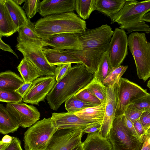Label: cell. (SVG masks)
I'll return each instance as SVG.
<instances>
[{
	"label": "cell",
	"instance_id": "obj_1",
	"mask_svg": "<svg viewBox=\"0 0 150 150\" xmlns=\"http://www.w3.org/2000/svg\"><path fill=\"white\" fill-rule=\"evenodd\" d=\"M110 26L103 25L77 34L81 43V50H66L81 61L94 75L96 73L103 54L107 51L113 34Z\"/></svg>",
	"mask_w": 150,
	"mask_h": 150
},
{
	"label": "cell",
	"instance_id": "obj_2",
	"mask_svg": "<svg viewBox=\"0 0 150 150\" xmlns=\"http://www.w3.org/2000/svg\"><path fill=\"white\" fill-rule=\"evenodd\" d=\"M94 74L82 64L71 67L67 74L56 82L46 99L51 109L57 110L64 103L92 80Z\"/></svg>",
	"mask_w": 150,
	"mask_h": 150
},
{
	"label": "cell",
	"instance_id": "obj_3",
	"mask_svg": "<svg viewBox=\"0 0 150 150\" xmlns=\"http://www.w3.org/2000/svg\"><path fill=\"white\" fill-rule=\"evenodd\" d=\"M86 22L74 12H71L47 16L38 20L35 24V30L44 41L55 34H78L85 31Z\"/></svg>",
	"mask_w": 150,
	"mask_h": 150
},
{
	"label": "cell",
	"instance_id": "obj_4",
	"mask_svg": "<svg viewBox=\"0 0 150 150\" xmlns=\"http://www.w3.org/2000/svg\"><path fill=\"white\" fill-rule=\"evenodd\" d=\"M150 11V0H126L123 8L113 17L111 24L117 23L120 29L127 31V34L135 31L149 33L150 27L142 18Z\"/></svg>",
	"mask_w": 150,
	"mask_h": 150
},
{
	"label": "cell",
	"instance_id": "obj_5",
	"mask_svg": "<svg viewBox=\"0 0 150 150\" xmlns=\"http://www.w3.org/2000/svg\"><path fill=\"white\" fill-rule=\"evenodd\" d=\"M128 46L134 60L137 75L146 81L150 78V43L144 33H131L128 37Z\"/></svg>",
	"mask_w": 150,
	"mask_h": 150
},
{
	"label": "cell",
	"instance_id": "obj_6",
	"mask_svg": "<svg viewBox=\"0 0 150 150\" xmlns=\"http://www.w3.org/2000/svg\"><path fill=\"white\" fill-rule=\"evenodd\" d=\"M57 129L51 119L44 118L32 125L23 136L25 150H45Z\"/></svg>",
	"mask_w": 150,
	"mask_h": 150
},
{
	"label": "cell",
	"instance_id": "obj_7",
	"mask_svg": "<svg viewBox=\"0 0 150 150\" xmlns=\"http://www.w3.org/2000/svg\"><path fill=\"white\" fill-rule=\"evenodd\" d=\"M112 150H141L143 140L133 135L126 127L124 115L115 117L108 138Z\"/></svg>",
	"mask_w": 150,
	"mask_h": 150
},
{
	"label": "cell",
	"instance_id": "obj_8",
	"mask_svg": "<svg viewBox=\"0 0 150 150\" xmlns=\"http://www.w3.org/2000/svg\"><path fill=\"white\" fill-rule=\"evenodd\" d=\"M138 84L126 78H121L119 84L118 100L115 117L124 114L132 103L148 94Z\"/></svg>",
	"mask_w": 150,
	"mask_h": 150
},
{
	"label": "cell",
	"instance_id": "obj_9",
	"mask_svg": "<svg viewBox=\"0 0 150 150\" xmlns=\"http://www.w3.org/2000/svg\"><path fill=\"white\" fill-rule=\"evenodd\" d=\"M17 50L37 69L42 76H54L56 66L50 65L43 52V47L33 44L18 43Z\"/></svg>",
	"mask_w": 150,
	"mask_h": 150
},
{
	"label": "cell",
	"instance_id": "obj_10",
	"mask_svg": "<svg viewBox=\"0 0 150 150\" xmlns=\"http://www.w3.org/2000/svg\"><path fill=\"white\" fill-rule=\"evenodd\" d=\"M56 82L55 76H41L33 81L23 98V102L26 104L39 105V103L45 102V99Z\"/></svg>",
	"mask_w": 150,
	"mask_h": 150
},
{
	"label": "cell",
	"instance_id": "obj_11",
	"mask_svg": "<svg viewBox=\"0 0 150 150\" xmlns=\"http://www.w3.org/2000/svg\"><path fill=\"white\" fill-rule=\"evenodd\" d=\"M83 133L81 128L58 130L45 150H71L82 142Z\"/></svg>",
	"mask_w": 150,
	"mask_h": 150
},
{
	"label": "cell",
	"instance_id": "obj_12",
	"mask_svg": "<svg viewBox=\"0 0 150 150\" xmlns=\"http://www.w3.org/2000/svg\"><path fill=\"white\" fill-rule=\"evenodd\" d=\"M128 37L125 30L116 28L114 31L108 51L114 69L120 66L128 54Z\"/></svg>",
	"mask_w": 150,
	"mask_h": 150
},
{
	"label": "cell",
	"instance_id": "obj_13",
	"mask_svg": "<svg viewBox=\"0 0 150 150\" xmlns=\"http://www.w3.org/2000/svg\"><path fill=\"white\" fill-rule=\"evenodd\" d=\"M19 124L25 128L30 127L38 121L40 114L33 105L27 104L22 102L7 103L6 107Z\"/></svg>",
	"mask_w": 150,
	"mask_h": 150
},
{
	"label": "cell",
	"instance_id": "obj_14",
	"mask_svg": "<svg viewBox=\"0 0 150 150\" xmlns=\"http://www.w3.org/2000/svg\"><path fill=\"white\" fill-rule=\"evenodd\" d=\"M119 93V85L106 87L105 108L101 127L98 132L101 136L108 139L115 117Z\"/></svg>",
	"mask_w": 150,
	"mask_h": 150
},
{
	"label": "cell",
	"instance_id": "obj_15",
	"mask_svg": "<svg viewBox=\"0 0 150 150\" xmlns=\"http://www.w3.org/2000/svg\"><path fill=\"white\" fill-rule=\"evenodd\" d=\"M51 118L57 130L81 128L83 130L88 126L98 122L83 119L73 113L68 112L52 113Z\"/></svg>",
	"mask_w": 150,
	"mask_h": 150
},
{
	"label": "cell",
	"instance_id": "obj_16",
	"mask_svg": "<svg viewBox=\"0 0 150 150\" xmlns=\"http://www.w3.org/2000/svg\"><path fill=\"white\" fill-rule=\"evenodd\" d=\"M45 46L59 50H81L82 46L77 34L63 33L52 35L44 41Z\"/></svg>",
	"mask_w": 150,
	"mask_h": 150
},
{
	"label": "cell",
	"instance_id": "obj_17",
	"mask_svg": "<svg viewBox=\"0 0 150 150\" xmlns=\"http://www.w3.org/2000/svg\"><path fill=\"white\" fill-rule=\"evenodd\" d=\"M75 0H43L40 2L38 13L44 17L75 11Z\"/></svg>",
	"mask_w": 150,
	"mask_h": 150
},
{
	"label": "cell",
	"instance_id": "obj_18",
	"mask_svg": "<svg viewBox=\"0 0 150 150\" xmlns=\"http://www.w3.org/2000/svg\"><path fill=\"white\" fill-rule=\"evenodd\" d=\"M42 50L48 62L52 66H58L67 63L83 64L81 61L66 50L44 48H43Z\"/></svg>",
	"mask_w": 150,
	"mask_h": 150
},
{
	"label": "cell",
	"instance_id": "obj_19",
	"mask_svg": "<svg viewBox=\"0 0 150 150\" xmlns=\"http://www.w3.org/2000/svg\"><path fill=\"white\" fill-rule=\"evenodd\" d=\"M35 28V24L30 20L28 25L19 28L17 38L18 43H31L42 47H45L44 41L37 34Z\"/></svg>",
	"mask_w": 150,
	"mask_h": 150
},
{
	"label": "cell",
	"instance_id": "obj_20",
	"mask_svg": "<svg viewBox=\"0 0 150 150\" xmlns=\"http://www.w3.org/2000/svg\"><path fill=\"white\" fill-rule=\"evenodd\" d=\"M18 30L5 5V0H0V35L9 37Z\"/></svg>",
	"mask_w": 150,
	"mask_h": 150
},
{
	"label": "cell",
	"instance_id": "obj_21",
	"mask_svg": "<svg viewBox=\"0 0 150 150\" xmlns=\"http://www.w3.org/2000/svg\"><path fill=\"white\" fill-rule=\"evenodd\" d=\"M83 144V150H112L108 139L101 136L98 131L88 134Z\"/></svg>",
	"mask_w": 150,
	"mask_h": 150
},
{
	"label": "cell",
	"instance_id": "obj_22",
	"mask_svg": "<svg viewBox=\"0 0 150 150\" xmlns=\"http://www.w3.org/2000/svg\"><path fill=\"white\" fill-rule=\"evenodd\" d=\"M24 83L22 77L10 70L0 73V90L15 91Z\"/></svg>",
	"mask_w": 150,
	"mask_h": 150
},
{
	"label": "cell",
	"instance_id": "obj_23",
	"mask_svg": "<svg viewBox=\"0 0 150 150\" xmlns=\"http://www.w3.org/2000/svg\"><path fill=\"white\" fill-rule=\"evenodd\" d=\"M125 0H96L95 10L109 17L111 20L124 6Z\"/></svg>",
	"mask_w": 150,
	"mask_h": 150
},
{
	"label": "cell",
	"instance_id": "obj_24",
	"mask_svg": "<svg viewBox=\"0 0 150 150\" xmlns=\"http://www.w3.org/2000/svg\"><path fill=\"white\" fill-rule=\"evenodd\" d=\"M18 122L6 107L0 104V132L3 134L13 133L19 127Z\"/></svg>",
	"mask_w": 150,
	"mask_h": 150
},
{
	"label": "cell",
	"instance_id": "obj_25",
	"mask_svg": "<svg viewBox=\"0 0 150 150\" xmlns=\"http://www.w3.org/2000/svg\"><path fill=\"white\" fill-rule=\"evenodd\" d=\"M5 4L18 29L20 27L28 24L30 19L27 18L25 11L13 0H5Z\"/></svg>",
	"mask_w": 150,
	"mask_h": 150
},
{
	"label": "cell",
	"instance_id": "obj_26",
	"mask_svg": "<svg viewBox=\"0 0 150 150\" xmlns=\"http://www.w3.org/2000/svg\"><path fill=\"white\" fill-rule=\"evenodd\" d=\"M105 103L88 108L73 113L83 119L98 122L101 125L103 120Z\"/></svg>",
	"mask_w": 150,
	"mask_h": 150
},
{
	"label": "cell",
	"instance_id": "obj_27",
	"mask_svg": "<svg viewBox=\"0 0 150 150\" xmlns=\"http://www.w3.org/2000/svg\"><path fill=\"white\" fill-rule=\"evenodd\" d=\"M17 68L25 83L32 82L42 76L36 67L29 60L24 57Z\"/></svg>",
	"mask_w": 150,
	"mask_h": 150
},
{
	"label": "cell",
	"instance_id": "obj_28",
	"mask_svg": "<svg viewBox=\"0 0 150 150\" xmlns=\"http://www.w3.org/2000/svg\"><path fill=\"white\" fill-rule=\"evenodd\" d=\"M82 89L89 91L99 100L101 103H106V87L94 75L91 82Z\"/></svg>",
	"mask_w": 150,
	"mask_h": 150
},
{
	"label": "cell",
	"instance_id": "obj_29",
	"mask_svg": "<svg viewBox=\"0 0 150 150\" xmlns=\"http://www.w3.org/2000/svg\"><path fill=\"white\" fill-rule=\"evenodd\" d=\"M96 0H75V11L79 16L84 20L88 19L95 10Z\"/></svg>",
	"mask_w": 150,
	"mask_h": 150
},
{
	"label": "cell",
	"instance_id": "obj_30",
	"mask_svg": "<svg viewBox=\"0 0 150 150\" xmlns=\"http://www.w3.org/2000/svg\"><path fill=\"white\" fill-rule=\"evenodd\" d=\"M113 70L107 50L102 55L94 76L102 82Z\"/></svg>",
	"mask_w": 150,
	"mask_h": 150
},
{
	"label": "cell",
	"instance_id": "obj_31",
	"mask_svg": "<svg viewBox=\"0 0 150 150\" xmlns=\"http://www.w3.org/2000/svg\"><path fill=\"white\" fill-rule=\"evenodd\" d=\"M65 103V109L67 112L73 113L97 105L81 101L74 95L67 100Z\"/></svg>",
	"mask_w": 150,
	"mask_h": 150
},
{
	"label": "cell",
	"instance_id": "obj_32",
	"mask_svg": "<svg viewBox=\"0 0 150 150\" xmlns=\"http://www.w3.org/2000/svg\"><path fill=\"white\" fill-rule=\"evenodd\" d=\"M128 67L127 65H120L114 69L103 81L102 83L106 87L115 84L119 85L121 76Z\"/></svg>",
	"mask_w": 150,
	"mask_h": 150
},
{
	"label": "cell",
	"instance_id": "obj_33",
	"mask_svg": "<svg viewBox=\"0 0 150 150\" xmlns=\"http://www.w3.org/2000/svg\"><path fill=\"white\" fill-rule=\"evenodd\" d=\"M40 3L39 0H25L23 8L28 19L30 20L38 12Z\"/></svg>",
	"mask_w": 150,
	"mask_h": 150
},
{
	"label": "cell",
	"instance_id": "obj_34",
	"mask_svg": "<svg viewBox=\"0 0 150 150\" xmlns=\"http://www.w3.org/2000/svg\"><path fill=\"white\" fill-rule=\"evenodd\" d=\"M74 96L77 99L85 102L97 105L101 104L98 98L87 89H82Z\"/></svg>",
	"mask_w": 150,
	"mask_h": 150
},
{
	"label": "cell",
	"instance_id": "obj_35",
	"mask_svg": "<svg viewBox=\"0 0 150 150\" xmlns=\"http://www.w3.org/2000/svg\"><path fill=\"white\" fill-rule=\"evenodd\" d=\"M0 101L7 103L23 102V98L16 91H8L0 90Z\"/></svg>",
	"mask_w": 150,
	"mask_h": 150
},
{
	"label": "cell",
	"instance_id": "obj_36",
	"mask_svg": "<svg viewBox=\"0 0 150 150\" xmlns=\"http://www.w3.org/2000/svg\"><path fill=\"white\" fill-rule=\"evenodd\" d=\"M128 106L136 108L143 112H150V93L133 101Z\"/></svg>",
	"mask_w": 150,
	"mask_h": 150
},
{
	"label": "cell",
	"instance_id": "obj_37",
	"mask_svg": "<svg viewBox=\"0 0 150 150\" xmlns=\"http://www.w3.org/2000/svg\"><path fill=\"white\" fill-rule=\"evenodd\" d=\"M71 64L67 63L57 66L54 72L57 82L62 80L68 73L71 68Z\"/></svg>",
	"mask_w": 150,
	"mask_h": 150
},
{
	"label": "cell",
	"instance_id": "obj_38",
	"mask_svg": "<svg viewBox=\"0 0 150 150\" xmlns=\"http://www.w3.org/2000/svg\"><path fill=\"white\" fill-rule=\"evenodd\" d=\"M143 112L136 108L128 106L124 114L134 123L136 120L139 119Z\"/></svg>",
	"mask_w": 150,
	"mask_h": 150
},
{
	"label": "cell",
	"instance_id": "obj_39",
	"mask_svg": "<svg viewBox=\"0 0 150 150\" xmlns=\"http://www.w3.org/2000/svg\"><path fill=\"white\" fill-rule=\"evenodd\" d=\"M139 120L146 131L150 127V112H143L139 118Z\"/></svg>",
	"mask_w": 150,
	"mask_h": 150
},
{
	"label": "cell",
	"instance_id": "obj_40",
	"mask_svg": "<svg viewBox=\"0 0 150 150\" xmlns=\"http://www.w3.org/2000/svg\"><path fill=\"white\" fill-rule=\"evenodd\" d=\"M124 115V120L125 125L131 134L135 137L137 139L139 140H142L137 132H136L134 127L133 123L129 120V119L126 115Z\"/></svg>",
	"mask_w": 150,
	"mask_h": 150
},
{
	"label": "cell",
	"instance_id": "obj_41",
	"mask_svg": "<svg viewBox=\"0 0 150 150\" xmlns=\"http://www.w3.org/2000/svg\"><path fill=\"white\" fill-rule=\"evenodd\" d=\"M133 125L137 134L140 138L143 139L144 136L146 134V131L143 127L139 119L136 120L133 123Z\"/></svg>",
	"mask_w": 150,
	"mask_h": 150
},
{
	"label": "cell",
	"instance_id": "obj_42",
	"mask_svg": "<svg viewBox=\"0 0 150 150\" xmlns=\"http://www.w3.org/2000/svg\"><path fill=\"white\" fill-rule=\"evenodd\" d=\"M22 149L20 140L15 137L11 143L5 150H21Z\"/></svg>",
	"mask_w": 150,
	"mask_h": 150
},
{
	"label": "cell",
	"instance_id": "obj_43",
	"mask_svg": "<svg viewBox=\"0 0 150 150\" xmlns=\"http://www.w3.org/2000/svg\"><path fill=\"white\" fill-rule=\"evenodd\" d=\"M101 126V124L98 122L88 126L83 130V132L88 134L95 132L100 130Z\"/></svg>",
	"mask_w": 150,
	"mask_h": 150
},
{
	"label": "cell",
	"instance_id": "obj_44",
	"mask_svg": "<svg viewBox=\"0 0 150 150\" xmlns=\"http://www.w3.org/2000/svg\"><path fill=\"white\" fill-rule=\"evenodd\" d=\"M32 82L24 83L15 91L19 93L23 98L26 92L30 86Z\"/></svg>",
	"mask_w": 150,
	"mask_h": 150
},
{
	"label": "cell",
	"instance_id": "obj_45",
	"mask_svg": "<svg viewBox=\"0 0 150 150\" xmlns=\"http://www.w3.org/2000/svg\"><path fill=\"white\" fill-rule=\"evenodd\" d=\"M2 36L0 35V48L2 50L10 52L18 59V56L16 53L11 48V47L5 43L1 39Z\"/></svg>",
	"mask_w": 150,
	"mask_h": 150
},
{
	"label": "cell",
	"instance_id": "obj_46",
	"mask_svg": "<svg viewBox=\"0 0 150 150\" xmlns=\"http://www.w3.org/2000/svg\"><path fill=\"white\" fill-rule=\"evenodd\" d=\"M141 150H150V134H146L144 136Z\"/></svg>",
	"mask_w": 150,
	"mask_h": 150
},
{
	"label": "cell",
	"instance_id": "obj_47",
	"mask_svg": "<svg viewBox=\"0 0 150 150\" xmlns=\"http://www.w3.org/2000/svg\"><path fill=\"white\" fill-rule=\"evenodd\" d=\"M15 137L11 136L6 134L3 137L0 141L3 143L11 144L13 141Z\"/></svg>",
	"mask_w": 150,
	"mask_h": 150
},
{
	"label": "cell",
	"instance_id": "obj_48",
	"mask_svg": "<svg viewBox=\"0 0 150 150\" xmlns=\"http://www.w3.org/2000/svg\"><path fill=\"white\" fill-rule=\"evenodd\" d=\"M142 18L145 22L150 23V11L146 13Z\"/></svg>",
	"mask_w": 150,
	"mask_h": 150
},
{
	"label": "cell",
	"instance_id": "obj_49",
	"mask_svg": "<svg viewBox=\"0 0 150 150\" xmlns=\"http://www.w3.org/2000/svg\"><path fill=\"white\" fill-rule=\"evenodd\" d=\"M11 144H6L0 141V150H5Z\"/></svg>",
	"mask_w": 150,
	"mask_h": 150
},
{
	"label": "cell",
	"instance_id": "obj_50",
	"mask_svg": "<svg viewBox=\"0 0 150 150\" xmlns=\"http://www.w3.org/2000/svg\"><path fill=\"white\" fill-rule=\"evenodd\" d=\"M71 150H83V142L75 146Z\"/></svg>",
	"mask_w": 150,
	"mask_h": 150
},
{
	"label": "cell",
	"instance_id": "obj_51",
	"mask_svg": "<svg viewBox=\"0 0 150 150\" xmlns=\"http://www.w3.org/2000/svg\"><path fill=\"white\" fill-rule=\"evenodd\" d=\"M13 1L17 5H21L23 2H24L25 0H13Z\"/></svg>",
	"mask_w": 150,
	"mask_h": 150
},
{
	"label": "cell",
	"instance_id": "obj_52",
	"mask_svg": "<svg viewBox=\"0 0 150 150\" xmlns=\"http://www.w3.org/2000/svg\"><path fill=\"white\" fill-rule=\"evenodd\" d=\"M147 86L149 88H150V79L147 82Z\"/></svg>",
	"mask_w": 150,
	"mask_h": 150
},
{
	"label": "cell",
	"instance_id": "obj_53",
	"mask_svg": "<svg viewBox=\"0 0 150 150\" xmlns=\"http://www.w3.org/2000/svg\"><path fill=\"white\" fill-rule=\"evenodd\" d=\"M146 134H150V127L146 131Z\"/></svg>",
	"mask_w": 150,
	"mask_h": 150
},
{
	"label": "cell",
	"instance_id": "obj_54",
	"mask_svg": "<svg viewBox=\"0 0 150 150\" xmlns=\"http://www.w3.org/2000/svg\"><path fill=\"white\" fill-rule=\"evenodd\" d=\"M23 150V149H22V150Z\"/></svg>",
	"mask_w": 150,
	"mask_h": 150
},
{
	"label": "cell",
	"instance_id": "obj_55",
	"mask_svg": "<svg viewBox=\"0 0 150 150\" xmlns=\"http://www.w3.org/2000/svg\"></svg>",
	"mask_w": 150,
	"mask_h": 150
}]
</instances>
